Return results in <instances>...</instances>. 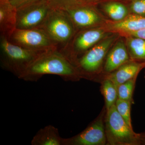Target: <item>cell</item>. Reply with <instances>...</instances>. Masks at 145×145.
<instances>
[{"label": "cell", "mask_w": 145, "mask_h": 145, "mask_svg": "<svg viewBox=\"0 0 145 145\" xmlns=\"http://www.w3.org/2000/svg\"><path fill=\"white\" fill-rule=\"evenodd\" d=\"M126 1H132L133 0H126Z\"/></svg>", "instance_id": "obj_26"}, {"label": "cell", "mask_w": 145, "mask_h": 145, "mask_svg": "<svg viewBox=\"0 0 145 145\" xmlns=\"http://www.w3.org/2000/svg\"><path fill=\"white\" fill-rule=\"evenodd\" d=\"M101 91L105 99L107 110L115 105L118 99L117 88L113 82L106 78L102 83Z\"/></svg>", "instance_id": "obj_17"}, {"label": "cell", "mask_w": 145, "mask_h": 145, "mask_svg": "<svg viewBox=\"0 0 145 145\" xmlns=\"http://www.w3.org/2000/svg\"><path fill=\"white\" fill-rule=\"evenodd\" d=\"M52 8L65 10L80 4L79 0H46Z\"/></svg>", "instance_id": "obj_20"}, {"label": "cell", "mask_w": 145, "mask_h": 145, "mask_svg": "<svg viewBox=\"0 0 145 145\" xmlns=\"http://www.w3.org/2000/svg\"><path fill=\"white\" fill-rule=\"evenodd\" d=\"M17 8L9 0H0L1 36L8 38L16 28Z\"/></svg>", "instance_id": "obj_10"}, {"label": "cell", "mask_w": 145, "mask_h": 145, "mask_svg": "<svg viewBox=\"0 0 145 145\" xmlns=\"http://www.w3.org/2000/svg\"><path fill=\"white\" fill-rule=\"evenodd\" d=\"M106 109L80 133L71 138L65 139V145H105L107 140L105 120Z\"/></svg>", "instance_id": "obj_8"}, {"label": "cell", "mask_w": 145, "mask_h": 145, "mask_svg": "<svg viewBox=\"0 0 145 145\" xmlns=\"http://www.w3.org/2000/svg\"><path fill=\"white\" fill-rule=\"evenodd\" d=\"M130 57L126 44L124 41H117L107 55L104 69L110 73L130 61Z\"/></svg>", "instance_id": "obj_11"}, {"label": "cell", "mask_w": 145, "mask_h": 145, "mask_svg": "<svg viewBox=\"0 0 145 145\" xmlns=\"http://www.w3.org/2000/svg\"><path fill=\"white\" fill-rule=\"evenodd\" d=\"M102 1L103 0H79V2L81 4L93 6L99 1Z\"/></svg>", "instance_id": "obj_24"}, {"label": "cell", "mask_w": 145, "mask_h": 145, "mask_svg": "<svg viewBox=\"0 0 145 145\" xmlns=\"http://www.w3.org/2000/svg\"><path fill=\"white\" fill-rule=\"evenodd\" d=\"M123 33L127 34V36L140 38L145 40V28L137 31H129Z\"/></svg>", "instance_id": "obj_22"}, {"label": "cell", "mask_w": 145, "mask_h": 145, "mask_svg": "<svg viewBox=\"0 0 145 145\" xmlns=\"http://www.w3.org/2000/svg\"><path fill=\"white\" fill-rule=\"evenodd\" d=\"M7 39L12 43L31 50L58 49L56 44L40 28H16Z\"/></svg>", "instance_id": "obj_5"}, {"label": "cell", "mask_w": 145, "mask_h": 145, "mask_svg": "<svg viewBox=\"0 0 145 145\" xmlns=\"http://www.w3.org/2000/svg\"><path fill=\"white\" fill-rule=\"evenodd\" d=\"M93 6L79 4L65 9L77 31L93 27L99 23L100 17Z\"/></svg>", "instance_id": "obj_9"}, {"label": "cell", "mask_w": 145, "mask_h": 145, "mask_svg": "<svg viewBox=\"0 0 145 145\" xmlns=\"http://www.w3.org/2000/svg\"><path fill=\"white\" fill-rule=\"evenodd\" d=\"M129 9L135 15L145 17V0H133Z\"/></svg>", "instance_id": "obj_21"}, {"label": "cell", "mask_w": 145, "mask_h": 145, "mask_svg": "<svg viewBox=\"0 0 145 145\" xmlns=\"http://www.w3.org/2000/svg\"><path fill=\"white\" fill-rule=\"evenodd\" d=\"M52 9L46 0H36L17 8L16 28H39Z\"/></svg>", "instance_id": "obj_6"}, {"label": "cell", "mask_w": 145, "mask_h": 145, "mask_svg": "<svg viewBox=\"0 0 145 145\" xmlns=\"http://www.w3.org/2000/svg\"><path fill=\"white\" fill-rule=\"evenodd\" d=\"M144 65L145 62L129 61L113 72L109 73L106 78L113 82L117 88L121 84L137 76L138 72Z\"/></svg>", "instance_id": "obj_12"}, {"label": "cell", "mask_w": 145, "mask_h": 145, "mask_svg": "<svg viewBox=\"0 0 145 145\" xmlns=\"http://www.w3.org/2000/svg\"><path fill=\"white\" fill-rule=\"evenodd\" d=\"M34 1L36 0H9L10 3L17 8L21 6Z\"/></svg>", "instance_id": "obj_23"}, {"label": "cell", "mask_w": 145, "mask_h": 145, "mask_svg": "<svg viewBox=\"0 0 145 145\" xmlns=\"http://www.w3.org/2000/svg\"><path fill=\"white\" fill-rule=\"evenodd\" d=\"M45 31L58 46L63 48L77 32L67 13L63 9L52 8L40 28Z\"/></svg>", "instance_id": "obj_4"}, {"label": "cell", "mask_w": 145, "mask_h": 145, "mask_svg": "<svg viewBox=\"0 0 145 145\" xmlns=\"http://www.w3.org/2000/svg\"><path fill=\"white\" fill-rule=\"evenodd\" d=\"M137 77L135 76L117 87L118 99L131 102Z\"/></svg>", "instance_id": "obj_18"}, {"label": "cell", "mask_w": 145, "mask_h": 145, "mask_svg": "<svg viewBox=\"0 0 145 145\" xmlns=\"http://www.w3.org/2000/svg\"><path fill=\"white\" fill-rule=\"evenodd\" d=\"M126 44L130 57L133 61H145V40L127 36Z\"/></svg>", "instance_id": "obj_15"}, {"label": "cell", "mask_w": 145, "mask_h": 145, "mask_svg": "<svg viewBox=\"0 0 145 145\" xmlns=\"http://www.w3.org/2000/svg\"><path fill=\"white\" fill-rule=\"evenodd\" d=\"M0 38L1 66L18 78L36 58L46 52L31 50L14 44L5 36Z\"/></svg>", "instance_id": "obj_2"}, {"label": "cell", "mask_w": 145, "mask_h": 145, "mask_svg": "<svg viewBox=\"0 0 145 145\" xmlns=\"http://www.w3.org/2000/svg\"><path fill=\"white\" fill-rule=\"evenodd\" d=\"M59 75L65 80L76 81L82 77L75 65L58 49L44 52L34 60L19 79L37 81L43 75Z\"/></svg>", "instance_id": "obj_1"}, {"label": "cell", "mask_w": 145, "mask_h": 145, "mask_svg": "<svg viewBox=\"0 0 145 145\" xmlns=\"http://www.w3.org/2000/svg\"><path fill=\"white\" fill-rule=\"evenodd\" d=\"M140 141L141 144L145 145V131L140 134Z\"/></svg>", "instance_id": "obj_25"}, {"label": "cell", "mask_w": 145, "mask_h": 145, "mask_svg": "<svg viewBox=\"0 0 145 145\" xmlns=\"http://www.w3.org/2000/svg\"><path fill=\"white\" fill-rule=\"evenodd\" d=\"M105 125L106 145L141 144L140 134L128 125L117 111L115 105L106 110Z\"/></svg>", "instance_id": "obj_3"}, {"label": "cell", "mask_w": 145, "mask_h": 145, "mask_svg": "<svg viewBox=\"0 0 145 145\" xmlns=\"http://www.w3.org/2000/svg\"><path fill=\"white\" fill-rule=\"evenodd\" d=\"M117 36V34H114L104 38L76 60L75 66L82 77L99 69Z\"/></svg>", "instance_id": "obj_7"}, {"label": "cell", "mask_w": 145, "mask_h": 145, "mask_svg": "<svg viewBox=\"0 0 145 145\" xmlns=\"http://www.w3.org/2000/svg\"><path fill=\"white\" fill-rule=\"evenodd\" d=\"M111 27L113 30L123 33L143 29L145 28V17L130 15L123 20L115 22Z\"/></svg>", "instance_id": "obj_14"}, {"label": "cell", "mask_w": 145, "mask_h": 145, "mask_svg": "<svg viewBox=\"0 0 145 145\" xmlns=\"http://www.w3.org/2000/svg\"><path fill=\"white\" fill-rule=\"evenodd\" d=\"M33 145H65V139L60 136L57 128L47 126L37 132L31 142Z\"/></svg>", "instance_id": "obj_13"}, {"label": "cell", "mask_w": 145, "mask_h": 145, "mask_svg": "<svg viewBox=\"0 0 145 145\" xmlns=\"http://www.w3.org/2000/svg\"><path fill=\"white\" fill-rule=\"evenodd\" d=\"M131 101H124L118 99L115 105L119 114L128 125L133 129L131 116Z\"/></svg>", "instance_id": "obj_19"}, {"label": "cell", "mask_w": 145, "mask_h": 145, "mask_svg": "<svg viewBox=\"0 0 145 145\" xmlns=\"http://www.w3.org/2000/svg\"><path fill=\"white\" fill-rule=\"evenodd\" d=\"M103 8L109 17L116 22H120L127 17L129 10L121 3L110 1L105 3Z\"/></svg>", "instance_id": "obj_16"}]
</instances>
